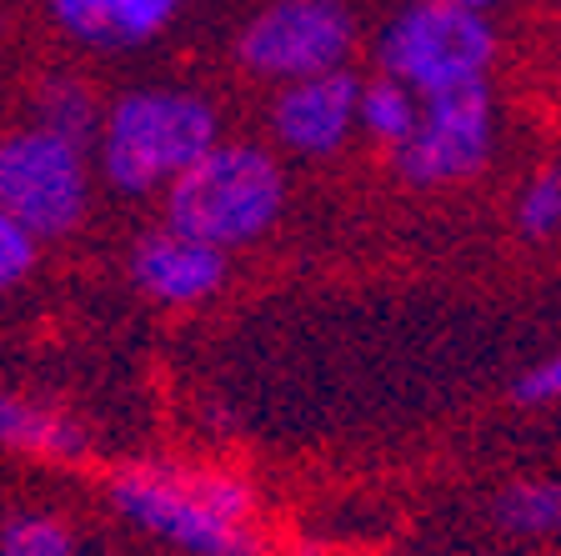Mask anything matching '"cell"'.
Masks as SVG:
<instances>
[{
    "mask_svg": "<svg viewBox=\"0 0 561 556\" xmlns=\"http://www.w3.org/2000/svg\"><path fill=\"white\" fill-rule=\"evenodd\" d=\"M456 5H477V11H481V5H491V0H456Z\"/></svg>",
    "mask_w": 561,
    "mask_h": 556,
    "instance_id": "obj_19",
    "label": "cell"
},
{
    "mask_svg": "<svg viewBox=\"0 0 561 556\" xmlns=\"http://www.w3.org/2000/svg\"><path fill=\"white\" fill-rule=\"evenodd\" d=\"M0 556H70V536L50 517H21L0 536Z\"/></svg>",
    "mask_w": 561,
    "mask_h": 556,
    "instance_id": "obj_16",
    "label": "cell"
},
{
    "mask_svg": "<svg viewBox=\"0 0 561 556\" xmlns=\"http://www.w3.org/2000/svg\"><path fill=\"white\" fill-rule=\"evenodd\" d=\"M280 206H286V171L251 140L210 146L196 166L165 185V220L221 251L256 241L280 216Z\"/></svg>",
    "mask_w": 561,
    "mask_h": 556,
    "instance_id": "obj_2",
    "label": "cell"
},
{
    "mask_svg": "<svg viewBox=\"0 0 561 556\" xmlns=\"http://www.w3.org/2000/svg\"><path fill=\"white\" fill-rule=\"evenodd\" d=\"M35 251H41V236H35L25 220H15L11 211L0 206V291L21 286V281L31 276Z\"/></svg>",
    "mask_w": 561,
    "mask_h": 556,
    "instance_id": "obj_17",
    "label": "cell"
},
{
    "mask_svg": "<svg viewBox=\"0 0 561 556\" xmlns=\"http://www.w3.org/2000/svg\"><path fill=\"white\" fill-rule=\"evenodd\" d=\"M35 121H41V126H50V131H60V136L85 140V146H91V136H101V121L105 116H95V101L85 95V86L60 81V86H50V91L41 95Z\"/></svg>",
    "mask_w": 561,
    "mask_h": 556,
    "instance_id": "obj_14",
    "label": "cell"
},
{
    "mask_svg": "<svg viewBox=\"0 0 561 556\" xmlns=\"http://www.w3.org/2000/svg\"><path fill=\"white\" fill-rule=\"evenodd\" d=\"M85 201H91L85 140H70L41 121L0 140V206L25 220L41 241L76 231Z\"/></svg>",
    "mask_w": 561,
    "mask_h": 556,
    "instance_id": "obj_5",
    "label": "cell"
},
{
    "mask_svg": "<svg viewBox=\"0 0 561 556\" xmlns=\"http://www.w3.org/2000/svg\"><path fill=\"white\" fill-rule=\"evenodd\" d=\"M557 50H561V41H557Z\"/></svg>",
    "mask_w": 561,
    "mask_h": 556,
    "instance_id": "obj_20",
    "label": "cell"
},
{
    "mask_svg": "<svg viewBox=\"0 0 561 556\" xmlns=\"http://www.w3.org/2000/svg\"><path fill=\"white\" fill-rule=\"evenodd\" d=\"M516 226H522V236H531V241H547V236L561 231V171L557 166L537 171L526 181L522 201H516Z\"/></svg>",
    "mask_w": 561,
    "mask_h": 556,
    "instance_id": "obj_15",
    "label": "cell"
},
{
    "mask_svg": "<svg viewBox=\"0 0 561 556\" xmlns=\"http://www.w3.org/2000/svg\"><path fill=\"white\" fill-rule=\"evenodd\" d=\"M181 0H50V15L70 41L91 50H130L165 31Z\"/></svg>",
    "mask_w": 561,
    "mask_h": 556,
    "instance_id": "obj_10",
    "label": "cell"
},
{
    "mask_svg": "<svg viewBox=\"0 0 561 556\" xmlns=\"http://www.w3.org/2000/svg\"><path fill=\"white\" fill-rule=\"evenodd\" d=\"M0 446L76 462V456L85 452V436L70 427V421H60L56 411H46V406H31L25 396L0 392Z\"/></svg>",
    "mask_w": 561,
    "mask_h": 556,
    "instance_id": "obj_11",
    "label": "cell"
},
{
    "mask_svg": "<svg viewBox=\"0 0 561 556\" xmlns=\"http://www.w3.org/2000/svg\"><path fill=\"white\" fill-rule=\"evenodd\" d=\"M516 401L522 406H541V401H561V351L547 356L541 366H531L516 382Z\"/></svg>",
    "mask_w": 561,
    "mask_h": 556,
    "instance_id": "obj_18",
    "label": "cell"
},
{
    "mask_svg": "<svg viewBox=\"0 0 561 556\" xmlns=\"http://www.w3.org/2000/svg\"><path fill=\"white\" fill-rule=\"evenodd\" d=\"M356 126H362V81L351 70L286 81V91L271 101V131L296 156L341 151Z\"/></svg>",
    "mask_w": 561,
    "mask_h": 556,
    "instance_id": "obj_8",
    "label": "cell"
},
{
    "mask_svg": "<svg viewBox=\"0 0 561 556\" xmlns=\"http://www.w3.org/2000/svg\"><path fill=\"white\" fill-rule=\"evenodd\" d=\"M116 507L136 526L186 546L196 556H251L256 542L245 532L251 497L236 476L216 472H165V466H140L121 472L111 487Z\"/></svg>",
    "mask_w": 561,
    "mask_h": 556,
    "instance_id": "obj_3",
    "label": "cell"
},
{
    "mask_svg": "<svg viewBox=\"0 0 561 556\" xmlns=\"http://www.w3.org/2000/svg\"><path fill=\"white\" fill-rule=\"evenodd\" d=\"M496 522L522 536L561 532V481H522L496 501Z\"/></svg>",
    "mask_w": 561,
    "mask_h": 556,
    "instance_id": "obj_13",
    "label": "cell"
},
{
    "mask_svg": "<svg viewBox=\"0 0 561 556\" xmlns=\"http://www.w3.org/2000/svg\"><path fill=\"white\" fill-rule=\"evenodd\" d=\"M491 86L471 81L456 91L426 95L421 101V121L407 140L397 146V171L411 185H451L467 181L486 166L491 156Z\"/></svg>",
    "mask_w": 561,
    "mask_h": 556,
    "instance_id": "obj_7",
    "label": "cell"
},
{
    "mask_svg": "<svg viewBox=\"0 0 561 556\" xmlns=\"http://www.w3.org/2000/svg\"><path fill=\"white\" fill-rule=\"evenodd\" d=\"M496 35L477 5L456 0H416L381 35V70L426 95L456 91V86L486 81Z\"/></svg>",
    "mask_w": 561,
    "mask_h": 556,
    "instance_id": "obj_4",
    "label": "cell"
},
{
    "mask_svg": "<svg viewBox=\"0 0 561 556\" xmlns=\"http://www.w3.org/2000/svg\"><path fill=\"white\" fill-rule=\"evenodd\" d=\"M216 146V111L191 91H130L101 121L95 166L116 191L146 196Z\"/></svg>",
    "mask_w": 561,
    "mask_h": 556,
    "instance_id": "obj_1",
    "label": "cell"
},
{
    "mask_svg": "<svg viewBox=\"0 0 561 556\" xmlns=\"http://www.w3.org/2000/svg\"><path fill=\"white\" fill-rule=\"evenodd\" d=\"M421 121V95L411 91L407 81H397V76H376V81L362 86V131L371 140H381V146H391L397 151L401 140L416 131Z\"/></svg>",
    "mask_w": 561,
    "mask_h": 556,
    "instance_id": "obj_12",
    "label": "cell"
},
{
    "mask_svg": "<svg viewBox=\"0 0 561 556\" xmlns=\"http://www.w3.org/2000/svg\"><path fill=\"white\" fill-rule=\"evenodd\" d=\"M356 25L341 0H271L241 31V66L266 81H306L341 70Z\"/></svg>",
    "mask_w": 561,
    "mask_h": 556,
    "instance_id": "obj_6",
    "label": "cell"
},
{
    "mask_svg": "<svg viewBox=\"0 0 561 556\" xmlns=\"http://www.w3.org/2000/svg\"><path fill=\"white\" fill-rule=\"evenodd\" d=\"M130 276L136 286L161 306H196L206 302L210 291L226 281V256L221 246L201 241V236H186L165 226V231H151L136 241V256H130Z\"/></svg>",
    "mask_w": 561,
    "mask_h": 556,
    "instance_id": "obj_9",
    "label": "cell"
}]
</instances>
